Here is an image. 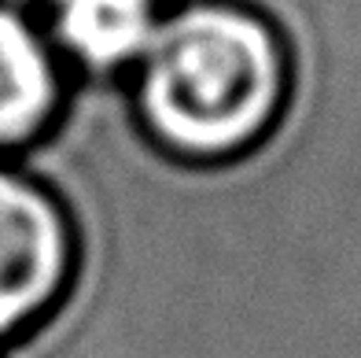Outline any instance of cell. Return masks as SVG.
<instances>
[{
    "label": "cell",
    "mask_w": 361,
    "mask_h": 358,
    "mask_svg": "<svg viewBox=\"0 0 361 358\" xmlns=\"http://www.w3.org/2000/svg\"><path fill=\"white\" fill-rule=\"evenodd\" d=\"M4 4H15V8H23V11H48L56 0H4Z\"/></svg>",
    "instance_id": "5"
},
{
    "label": "cell",
    "mask_w": 361,
    "mask_h": 358,
    "mask_svg": "<svg viewBox=\"0 0 361 358\" xmlns=\"http://www.w3.org/2000/svg\"><path fill=\"white\" fill-rule=\"evenodd\" d=\"M67 63L34 11L0 0V159L52 137L67 107Z\"/></svg>",
    "instance_id": "3"
},
{
    "label": "cell",
    "mask_w": 361,
    "mask_h": 358,
    "mask_svg": "<svg viewBox=\"0 0 361 358\" xmlns=\"http://www.w3.org/2000/svg\"><path fill=\"white\" fill-rule=\"evenodd\" d=\"M78 266V222L59 189L0 159V347L19 344L59 311Z\"/></svg>",
    "instance_id": "2"
},
{
    "label": "cell",
    "mask_w": 361,
    "mask_h": 358,
    "mask_svg": "<svg viewBox=\"0 0 361 358\" xmlns=\"http://www.w3.org/2000/svg\"><path fill=\"white\" fill-rule=\"evenodd\" d=\"M166 11L170 0H56L41 23L67 71L111 81L137 71Z\"/></svg>",
    "instance_id": "4"
},
{
    "label": "cell",
    "mask_w": 361,
    "mask_h": 358,
    "mask_svg": "<svg viewBox=\"0 0 361 358\" xmlns=\"http://www.w3.org/2000/svg\"><path fill=\"white\" fill-rule=\"evenodd\" d=\"M284 37L240 0H177L129 74V107L152 148L192 162H233L269 137L288 104Z\"/></svg>",
    "instance_id": "1"
}]
</instances>
